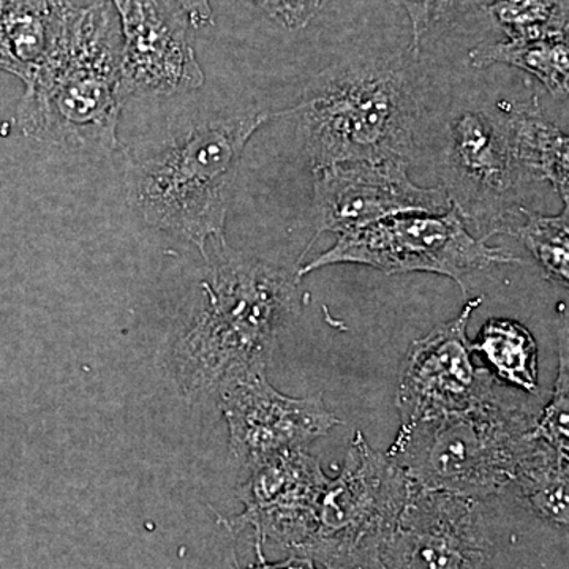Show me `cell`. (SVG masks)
<instances>
[{"label":"cell","instance_id":"cell-1","mask_svg":"<svg viewBox=\"0 0 569 569\" xmlns=\"http://www.w3.org/2000/svg\"><path fill=\"white\" fill-rule=\"evenodd\" d=\"M298 282L296 272L241 254L213 266L201 283L203 305L174 348L183 395L198 399L266 372L280 332L298 313Z\"/></svg>","mask_w":569,"mask_h":569},{"label":"cell","instance_id":"cell-2","mask_svg":"<svg viewBox=\"0 0 569 569\" xmlns=\"http://www.w3.org/2000/svg\"><path fill=\"white\" fill-rule=\"evenodd\" d=\"M290 112L299 114L302 151L313 171L343 162L413 160L419 108L400 59L331 66L307 84Z\"/></svg>","mask_w":569,"mask_h":569},{"label":"cell","instance_id":"cell-3","mask_svg":"<svg viewBox=\"0 0 569 569\" xmlns=\"http://www.w3.org/2000/svg\"><path fill=\"white\" fill-rule=\"evenodd\" d=\"M21 129L44 144L112 151L129 93L122 78V36L111 0L74 7L62 47L26 82Z\"/></svg>","mask_w":569,"mask_h":569},{"label":"cell","instance_id":"cell-4","mask_svg":"<svg viewBox=\"0 0 569 569\" xmlns=\"http://www.w3.org/2000/svg\"><path fill=\"white\" fill-rule=\"evenodd\" d=\"M280 112L249 111L192 127L183 137L132 163L129 204L157 230L197 246L224 241L239 162L250 138Z\"/></svg>","mask_w":569,"mask_h":569},{"label":"cell","instance_id":"cell-5","mask_svg":"<svg viewBox=\"0 0 569 569\" xmlns=\"http://www.w3.org/2000/svg\"><path fill=\"white\" fill-rule=\"evenodd\" d=\"M535 422L498 388L466 410L399 427L387 455L419 488L481 501L511 485Z\"/></svg>","mask_w":569,"mask_h":569},{"label":"cell","instance_id":"cell-6","mask_svg":"<svg viewBox=\"0 0 569 569\" xmlns=\"http://www.w3.org/2000/svg\"><path fill=\"white\" fill-rule=\"evenodd\" d=\"M410 486L406 471L356 430L339 475L321 493L312 535L296 556L325 569H383L380 548Z\"/></svg>","mask_w":569,"mask_h":569},{"label":"cell","instance_id":"cell-7","mask_svg":"<svg viewBox=\"0 0 569 569\" xmlns=\"http://www.w3.org/2000/svg\"><path fill=\"white\" fill-rule=\"evenodd\" d=\"M520 263L500 247L475 238L456 206L441 213L411 212L388 217L361 230L339 236L335 246L296 269V277L335 264H361L388 276L429 272L455 280L468 291V280L493 266Z\"/></svg>","mask_w":569,"mask_h":569},{"label":"cell","instance_id":"cell-8","mask_svg":"<svg viewBox=\"0 0 569 569\" xmlns=\"http://www.w3.org/2000/svg\"><path fill=\"white\" fill-rule=\"evenodd\" d=\"M482 298L468 301L455 320L437 325L408 348L397 383L400 427L462 411L497 391L496 378L475 362L470 318Z\"/></svg>","mask_w":569,"mask_h":569},{"label":"cell","instance_id":"cell-9","mask_svg":"<svg viewBox=\"0 0 569 569\" xmlns=\"http://www.w3.org/2000/svg\"><path fill=\"white\" fill-rule=\"evenodd\" d=\"M490 550L479 500L411 482L381 545L380 563L383 569H485Z\"/></svg>","mask_w":569,"mask_h":569},{"label":"cell","instance_id":"cell-10","mask_svg":"<svg viewBox=\"0 0 569 569\" xmlns=\"http://www.w3.org/2000/svg\"><path fill=\"white\" fill-rule=\"evenodd\" d=\"M400 162H343L313 171L317 234L343 236L400 213L448 211L445 187H422Z\"/></svg>","mask_w":569,"mask_h":569},{"label":"cell","instance_id":"cell-11","mask_svg":"<svg viewBox=\"0 0 569 569\" xmlns=\"http://www.w3.org/2000/svg\"><path fill=\"white\" fill-rule=\"evenodd\" d=\"M219 396L231 455L247 470L282 452L307 449L340 426L323 395L284 396L269 385L266 372L236 378Z\"/></svg>","mask_w":569,"mask_h":569},{"label":"cell","instance_id":"cell-12","mask_svg":"<svg viewBox=\"0 0 569 569\" xmlns=\"http://www.w3.org/2000/svg\"><path fill=\"white\" fill-rule=\"evenodd\" d=\"M328 481L320 460L307 449L277 455L247 470L238 489L244 511L223 523L233 531L253 530L258 559H264L268 541L299 553L316 527L318 503Z\"/></svg>","mask_w":569,"mask_h":569},{"label":"cell","instance_id":"cell-13","mask_svg":"<svg viewBox=\"0 0 569 569\" xmlns=\"http://www.w3.org/2000/svg\"><path fill=\"white\" fill-rule=\"evenodd\" d=\"M122 36L129 96H173L203 86L189 21L167 0H111Z\"/></svg>","mask_w":569,"mask_h":569},{"label":"cell","instance_id":"cell-14","mask_svg":"<svg viewBox=\"0 0 569 569\" xmlns=\"http://www.w3.org/2000/svg\"><path fill=\"white\" fill-rule=\"evenodd\" d=\"M448 192L462 217L488 224L486 236L500 233L503 201L523 181L507 130L497 111H462L449 127Z\"/></svg>","mask_w":569,"mask_h":569},{"label":"cell","instance_id":"cell-15","mask_svg":"<svg viewBox=\"0 0 569 569\" xmlns=\"http://www.w3.org/2000/svg\"><path fill=\"white\" fill-rule=\"evenodd\" d=\"M73 11L69 0H3L0 69L31 81L62 47Z\"/></svg>","mask_w":569,"mask_h":569},{"label":"cell","instance_id":"cell-16","mask_svg":"<svg viewBox=\"0 0 569 569\" xmlns=\"http://www.w3.org/2000/svg\"><path fill=\"white\" fill-rule=\"evenodd\" d=\"M498 118L507 130L523 181L549 182L565 204L569 201L568 134L549 121L538 97L529 103L500 102Z\"/></svg>","mask_w":569,"mask_h":569},{"label":"cell","instance_id":"cell-17","mask_svg":"<svg viewBox=\"0 0 569 569\" xmlns=\"http://www.w3.org/2000/svg\"><path fill=\"white\" fill-rule=\"evenodd\" d=\"M569 458L533 436L520 456L512 482L539 518L567 529L569 520Z\"/></svg>","mask_w":569,"mask_h":569},{"label":"cell","instance_id":"cell-18","mask_svg":"<svg viewBox=\"0 0 569 569\" xmlns=\"http://www.w3.org/2000/svg\"><path fill=\"white\" fill-rule=\"evenodd\" d=\"M468 59L475 69H488L496 63L516 67L537 78L557 99L568 97V37L507 39L497 43H481L471 48Z\"/></svg>","mask_w":569,"mask_h":569},{"label":"cell","instance_id":"cell-19","mask_svg":"<svg viewBox=\"0 0 569 569\" xmlns=\"http://www.w3.org/2000/svg\"><path fill=\"white\" fill-rule=\"evenodd\" d=\"M496 380L529 395L538 392V346L526 326L509 318H489L473 342Z\"/></svg>","mask_w":569,"mask_h":569},{"label":"cell","instance_id":"cell-20","mask_svg":"<svg viewBox=\"0 0 569 569\" xmlns=\"http://www.w3.org/2000/svg\"><path fill=\"white\" fill-rule=\"evenodd\" d=\"M520 222L509 223L503 233L516 236L541 266L550 282L568 287L569 204L557 216L518 209Z\"/></svg>","mask_w":569,"mask_h":569},{"label":"cell","instance_id":"cell-21","mask_svg":"<svg viewBox=\"0 0 569 569\" xmlns=\"http://www.w3.org/2000/svg\"><path fill=\"white\" fill-rule=\"evenodd\" d=\"M485 9L508 39L568 37V0H489Z\"/></svg>","mask_w":569,"mask_h":569},{"label":"cell","instance_id":"cell-22","mask_svg":"<svg viewBox=\"0 0 569 569\" xmlns=\"http://www.w3.org/2000/svg\"><path fill=\"white\" fill-rule=\"evenodd\" d=\"M411 26V50L419 54L430 37L447 31L463 14L485 9L489 0H400Z\"/></svg>","mask_w":569,"mask_h":569},{"label":"cell","instance_id":"cell-23","mask_svg":"<svg viewBox=\"0 0 569 569\" xmlns=\"http://www.w3.org/2000/svg\"><path fill=\"white\" fill-rule=\"evenodd\" d=\"M569 362H568V332L560 331L559 342V373L553 385L552 396L548 406L537 418L533 436L556 448L557 451L568 455V422H569Z\"/></svg>","mask_w":569,"mask_h":569},{"label":"cell","instance_id":"cell-24","mask_svg":"<svg viewBox=\"0 0 569 569\" xmlns=\"http://www.w3.org/2000/svg\"><path fill=\"white\" fill-rule=\"evenodd\" d=\"M254 6L264 10L272 20L283 28L298 31L310 24V21L323 9L326 0H252Z\"/></svg>","mask_w":569,"mask_h":569},{"label":"cell","instance_id":"cell-25","mask_svg":"<svg viewBox=\"0 0 569 569\" xmlns=\"http://www.w3.org/2000/svg\"><path fill=\"white\" fill-rule=\"evenodd\" d=\"M167 2L181 11L193 28L201 29L212 26V7L209 0H167Z\"/></svg>","mask_w":569,"mask_h":569},{"label":"cell","instance_id":"cell-26","mask_svg":"<svg viewBox=\"0 0 569 569\" xmlns=\"http://www.w3.org/2000/svg\"><path fill=\"white\" fill-rule=\"evenodd\" d=\"M246 569H321L318 568L317 561L305 556H293L290 559L269 563L266 559H258V563ZM325 569V568H323Z\"/></svg>","mask_w":569,"mask_h":569},{"label":"cell","instance_id":"cell-27","mask_svg":"<svg viewBox=\"0 0 569 569\" xmlns=\"http://www.w3.org/2000/svg\"><path fill=\"white\" fill-rule=\"evenodd\" d=\"M3 0H0V9H2Z\"/></svg>","mask_w":569,"mask_h":569}]
</instances>
